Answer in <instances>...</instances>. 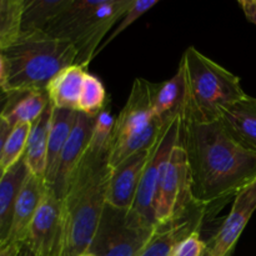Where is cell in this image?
<instances>
[{
	"label": "cell",
	"mask_w": 256,
	"mask_h": 256,
	"mask_svg": "<svg viewBox=\"0 0 256 256\" xmlns=\"http://www.w3.org/2000/svg\"><path fill=\"white\" fill-rule=\"evenodd\" d=\"M180 140L189 165L192 199L208 212L256 179V152L239 142L220 119H182Z\"/></svg>",
	"instance_id": "obj_1"
},
{
	"label": "cell",
	"mask_w": 256,
	"mask_h": 256,
	"mask_svg": "<svg viewBox=\"0 0 256 256\" xmlns=\"http://www.w3.org/2000/svg\"><path fill=\"white\" fill-rule=\"evenodd\" d=\"M112 168L108 152L88 149L70 178L64 199V250L62 256L88 252L106 205Z\"/></svg>",
	"instance_id": "obj_2"
},
{
	"label": "cell",
	"mask_w": 256,
	"mask_h": 256,
	"mask_svg": "<svg viewBox=\"0 0 256 256\" xmlns=\"http://www.w3.org/2000/svg\"><path fill=\"white\" fill-rule=\"evenodd\" d=\"M2 54L8 72L4 90L9 92H46L52 78L76 62L72 42L45 32H22Z\"/></svg>",
	"instance_id": "obj_3"
},
{
	"label": "cell",
	"mask_w": 256,
	"mask_h": 256,
	"mask_svg": "<svg viewBox=\"0 0 256 256\" xmlns=\"http://www.w3.org/2000/svg\"><path fill=\"white\" fill-rule=\"evenodd\" d=\"M184 74L185 99L182 119L192 122H212L220 119V110L246 96L240 79L189 46L180 62Z\"/></svg>",
	"instance_id": "obj_4"
},
{
	"label": "cell",
	"mask_w": 256,
	"mask_h": 256,
	"mask_svg": "<svg viewBox=\"0 0 256 256\" xmlns=\"http://www.w3.org/2000/svg\"><path fill=\"white\" fill-rule=\"evenodd\" d=\"M155 228L130 209L106 204L88 252L95 256H139Z\"/></svg>",
	"instance_id": "obj_5"
},
{
	"label": "cell",
	"mask_w": 256,
	"mask_h": 256,
	"mask_svg": "<svg viewBox=\"0 0 256 256\" xmlns=\"http://www.w3.org/2000/svg\"><path fill=\"white\" fill-rule=\"evenodd\" d=\"M180 132H182V116L166 122L162 126L156 142L152 148L149 160L145 165L134 202L130 209L140 219L152 226H156L155 206H156L158 190L172 150L179 142Z\"/></svg>",
	"instance_id": "obj_6"
},
{
	"label": "cell",
	"mask_w": 256,
	"mask_h": 256,
	"mask_svg": "<svg viewBox=\"0 0 256 256\" xmlns=\"http://www.w3.org/2000/svg\"><path fill=\"white\" fill-rule=\"evenodd\" d=\"M196 202L192 195L186 154L179 138L162 174L158 190L155 222L164 225L186 214Z\"/></svg>",
	"instance_id": "obj_7"
},
{
	"label": "cell",
	"mask_w": 256,
	"mask_h": 256,
	"mask_svg": "<svg viewBox=\"0 0 256 256\" xmlns=\"http://www.w3.org/2000/svg\"><path fill=\"white\" fill-rule=\"evenodd\" d=\"M25 246L35 256H62L64 250V202L46 186L29 226Z\"/></svg>",
	"instance_id": "obj_8"
},
{
	"label": "cell",
	"mask_w": 256,
	"mask_h": 256,
	"mask_svg": "<svg viewBox=\"0 0 256 256\" xmlns=\"http://www.w3.org/2000/svg\"><path fill=\"white\" fill-rule=\"evenodd\" d=\"M132 2V0H102L96 12L79 28L70 42L76 49L75 64L85 69L89 66L102 40L114 29Z\"/></svg>",
	"instance_id": "obj_9"
},
{
	"label": "cell",
	"mask_w": 256,
	"mask_h": 256,
	"mask_svg": "<svg viewBox=\"0 0 256 256\" xmlns=\"http://www.w3.org/2000/svg\"><path fill=\"white\" fill-rule=\"evenodd\" d=\"M256 210V179L234 196L232 210L208 245L206 256H230Z\"/></svg>",
	"instance_id": "obj_10"
},
{
	"label": "cell",
	"mask_w": 256,
	"mask_h": 256,
	"mask_svg": "<svg viewBox=\"0 0 256 256\" xmlns=\"http://www.w3.org/2000/svg\"><path fill=\"white\" fill-rule=\"evenodd\" d=\"M154 120L155 116L152 105V82L138 78L132 82L126 104L124 105L115 120V128L110 144L139 134L142 130L149 128Z\"/></svg>",
	"instance_id": "obj_11"
},
{
	"label": "cell",
	"mask_w": 256,
	"mask_h": 256,
	"mask_svg": "<svg viewBox=\"0 0 256 256\" xmlns=\"http://www.w3.org/2000/svg\"><path fill=\"white\" fill-rule=\"evenodd\" d=\"M94 119L95 118L88 116V115L78 112L72 134L60 154L54 182L50 185V188L54 190V192L60 199H64L70 178H72L74 170L76 169L80 160L89 149Z\"/></svg>",
	"instance_id": "obj_12"
},
{
	"label": "cell",
	"mask_w": 256,
	"mask_h": 256,
	"mask_svg": "<svg viewBox=\"0 0 256 256\" xmlns=\"http://www.w3.org/2000/svg\"><path fill=\"white\" fill-rule=\"evenodd\" d=\"M150 152L152 148L136 152L112 168L108 184L106 204L119 209H132Z\"/></svg>",
	"instance_id": "obj_13"
},
{
	"label": "cell",
	"mask_w": 256,
	"mask_h": 256,
	"mask_svg": "<svg viewBox=\"0 0 256 256\" xmlns=\"http://www.w3.org/2000/svg\"><path fill=\"white\" fill-rule=\"evenodd\" d=\"M208 210L195 204L179 219L158 225L149 242L139 256H172L175 248L192 232H199Z\"/></svg>",
	"instance_id": "obj_14"
},
{
	"label": "cell",
	"mask_w": 256,
	"mask_h": 256,
	"mask_svg": "<svg viewBox=\"0 0 256 256\" xmlns=\"http://www.w3.org/2000/svg\"><path fill=\"white\" fill-rule=\"evenodd\" d=\"M46 186V182L42 178H38L29 172L15 202L9 242L24 245L29 226L42 202Z\"/></svg>",
	"instance_id": "obj_15"
},
{
	"label": "cell",
	"mask_w": 256,
	"mask_h": 256,
	"mask_svg": "<svg viewBox=\"0 0 256 256\" xmlns=\"http://www.w3.org/2000/svg\"><path fill=\"white\" fill-rule=\"evenodd\" d=\"M185 99L184 74L179 66L176 74L169 80L152 84V105L154 116L162 124L182 116Z\"/></svg>",
	"instance_id": "obj_16"
},
{
	"label": "cell",
	"mask_w": 256,
	"mask_h": 256,
	"mask_svg": "<svg viewBox=\"0 0 256 256\" xmlns=\"http://www.w3.org/2000/svg\"><path fill=\"white\" fill-rule=\"evenodd\" d=\"M220 120L239 142L256 152V98L246 95L222 106Z\"/></svg>",
	"instance_id": "obj_17"
},
{
	"label": "cell",
	"mask_w": 256,
	"mask_h": 256,
	"mask_svg": "<svg viewBox=\"0 0 256 256\" xmlns=\"http://www.w3.org/2000/svg\"><path fill=\"white\" fill-rule=\"evenodd\" d=\"M86 72L85 68L74 64L62 69L52 78L46 88L48 96L52 108L78 112Z\"/></svg>",
	"instance_id": "obj_18"
},
{
	"label": "cell",
	"mask_w": 256,
	"mask_h": 256,
	"mask_svg": "<svg viewBox=\"0 0 256 256\" xmlns=\"http://www.w3.org/2000/svg\"><path fill=\"white\" fill-rule=\"evenodd\" d=\"M29 175L24 156L5 172L0 182V245L9 242L18 194Z\"/></svg>",
	"instance_id": "obj_19"
},
{
	"label": "cell",
	"mask_w": 256,
	"mask_h": 256,
	"mask_svg": "<svg viewBox=\"0 0 256 256\" xmlns=\"http://www.w3.org/2000/svg\"><path fill=\"white\" fill-rule=\"evenodd\" d=\"M76 116L78 112H75V110L52 108L49 138H48L46 169H45L44 175V180L48 186H50L54 182L60 154H62V149H64L70 134H72Z\"/></svg>",
	"instance_id": "obj_20"
},
{
	"label": "cell",
	"mask_w": 256,
	"mask_h": 256,
	"mask_svg": "<svg viewBox=\"0 0 256 256\" xmlns=\"http://www.w3.org/2000/svg\"><path fill=\"white\" fill-rule=\"evenodd\" d=\"M52 104H49L42 116L32 124L24 154L25 164L30 174L42 179L46 169L48 138H49L50 122H52Z\"/></svg>",
	"instance_id": "obj_21"
},
{
	"label": "cell",
	"mask_w": 256,
	"mask_h": 256,
	"mask_svg": "<svg viewBox=\"0 0 256 256\" xmlns=\"http://www.w3.org/2000/svg\"><path fill=\"white\" fill-rule=\"evenodd\" d=\"M102 0H70L45 32L56 39L72 42L79 28L96 12Z\"/></svg>",
	"instance_id": "obj_22"
},
{
	"label": "cell",
	"mask_w": 256,
	"mask_h": 256,
	"mask_svg": "<svg viewBox=\"0 0 256 256\" xmlns=\"http://www.w3.org/2000/svg\"><path fill=\"white\" fill-rule=\"evenodd\" d=\"M50 104L46 92H10V100L2 118L14 128L36 122Z\"/></svg>",
	"instance_id": "obj_23"
},
{
	"label": "cell",
	"mask_w": 256,
	"mask_h": 256,
	"mask_svg": "<svg viewBox=\"0 0 256 256\" xmlns=\"http://www.w3.org/2000/svg\"><path fill=\"white\" fill-rule=\"evenodd\" d=\"M70 0H25L22 32H45Z\"/></svg>",
	"instance_id": "obj_24"
},
{
	"label": "cell",
	"mask_w": 256,
	"mask_h": 256,
	"mask_svg": "<svg viewBox=\"0 0 256 256\" xmlns=\"http://www.w3.org/2000/svg\"><path fill=\"white\" fill-rule=\"evenodd\" d=\"M25 0H0V52L22 34Z\"/></svg>",
	"instance_id": "obj_25"
},
{
	"label": "cell",
	"mask_w": 256,
	"mask_h": 256,
	"mask_svg": "<svg viewBox=\"0 0 256 256\" xmlns=\"http://www.w3.org/2000/svg\"><path fill=\"white\" fill-rule=\"evenodd\" d=\"M106 90L102 80L95 75L86 72L82 84L78 112L95 118L106 108Z\"/></svg>",
	"instance_id": "obj_26"
},
{
	"label": "cell",
	"mask_w": 256,
	"mask_h": 256,
	"mask_svg": "<svg viewBox=\"0 0 256 256\" xmlns=\"http://www.w3.org/2000/svg\"><path fill=\"white\" fill-rule=\"evenodd\" d=\"M30 128H32L30 124H19L15 125L10 132L6 142H5L2 162H0V165L5 170L10 169L12 165L16 164L24 156Z\"/></svg>",
	"instance_id": "obj_27"
},
{
	"label": "cell",
	"mask_w": 256,
	"mask_h": 256,
	"mask_svg": "<svg viewBox=\"0 0 256 256\" xmlns=\"http://www.w3.org/2000/svg\"><path fill=\"white\" fill-rule=\"evenodd\" d=\"M115 120L116 119L112 116V114L106 108L95 116L89 149L96 150V152L109 150L110 140H112V135L115 128Z\"/></svg>",
	"instance_id": "obj_28"
},
{
	"label": "cell",
	"mask_w": 256,
	"mask_h": 256,
	"mask_svg": "<svg viewBox=\"0 0 256 256\" xmlns=\"http://www.w3.org/2000/svg\"><path fill=\"white\" fill-rule=\"evenodd\" d=\"M158 2H159L158 0H132L130 8L126 10V12L122 15V19L119 20V24L110 32V34L108 35L105 42L100 45L96 54H99V52H102L109 42H112L115 38L119 36L126 28H129L130 25L134 24L139 18H142L145 12H149V10L152 9V6H155Z\"/></svg>",
	"instance_id": "obj_29"
},
{
	"label": "cell",
	"mask_w": 256,
	"mask_h": 256,
	"mask_svg": "<svg viewBox=\"0 0 256 256\" xmlns=\"http://www.w3.org/2000/svg\"><path fill=\"white\" fill-rule=\"evenodd\" d=\"M208 245L200 238L199 232H192L185 238L176 248L172 256H206Z\"/></svg>",
	"instance_id": "obj_30"
},
{
	"label": "cell",
	"mask_w": 256,
	"mask_h": 256,
	"mask_svg": "<svg viewBox=\"0 0 256 256\" xmlns=\"http://www.w3.org/2000/svg\"><path fill=\"white\" fill-rule=\"evenodd\" d=\"M239 5L242 6L246 19L256 25V0H240Z\"/></svg>",
	"instance_id": "obj_31"
},
{
	"label": "cell",
	"mask_w": 256,
	"mask_h": 256,
	"mask_svg": "<svg viewBox=\"0 0 256 256\" xmlns=\"http://www.w3.org/2000/svg\"><path fill=\"white\" fill-rule=\"evenodd\" d=\"M12 129V128L10 126L9 122H8L2 116L0 118V162H2L5 142H6V139L8 136H9Z\"/></svg>",
	"instance_id": "obj_32"
},
{
	"label": "cell",
	"mask_w": 256,
	"mask_h": 256,
	"mask_svg": "<svg viewBox=\"0 0 256 256\" xmlns=\"http://www.w3.org/2000/svg\"><path fill=\"white\" fill-rule=\"evenodd\" d=\"M22 245L12 242H6L0 245V256H19Z\"/></svg>",
	"instance_id": "obj_33"
},
{
	"label": "cell",
	"mask_w": 256,
	"mask_h": 256,
	"mask_svg": "<svg viewBox=\"0 0 256 256\" xmlns=\"http://www.w3.org/2000/svg\"><path fill=\"white\" fill-rule=\"evenodd\" d=\"M6 78H8V72H6V62H5L4 56L0 52V92L4 90L5 84H6Z\"/></svg>",
	"instance_id": "obj_34"
},
{
	"label": "cell",
	"mask_w": 256,
	"mask_h": 256,
	"mask_svg": "<svg viewBox=\"0 0 256 256\" xmlns=\"http://www.w3.org/2000/svg\"><path fill=\"white\" fill-rule=\"evenodd\" d=\"M10 100V92H5V90H2L0 92V118L2 116L4 112L6 110L8 104H9Z\"/></svg>",
	"instance_id": "obj_35"
},
{
	"label": "cell",
	"mask_w": 256,
	"mask_h": 256,
	"mask_svg": "<svg viewBox=\"0 0 256 256\" xmlns=\"http://www.w3.org/2000/svg\"><path fill=\"white\" fill-rule=\"evenodd\" d=\"M19 256H35V255L32 254V252H30V250L28 249V248L25 246V245H22V250H20V254H19Z\"/></svg>",
	"instance_id": "obj_36"
},
{
	"label": "cell",
	"mask_w": 256,
	"mask_h": 256,
	"mask_svg": "<svg viewBox=\"0 0 256 256\" xmlns=\"http://www.w3.org/2000/svg\"><path fill=\"white\" fill-rule=\"evenodd\" d=\"M5 172H6V170H5L4 168H2V165H0V182H2V178H4V175H5Z\"/></svg>",
	"instance_id": "obj_37"
},
{
	"label": "cell",
	"mask_w": 256,
	"mask_h": 256,
	"mask_svg": "<svg viewBox=\"0 0 256 256\" xmlns=\"http://www.w3.org/2000/svg\"><path fill=\"white\" fill-rule=\"evenodd\" d=\"M80 256H95V255H92V254H90V252H84V254H82Z\"/></svg>",
	"instance_id": "obj_38"
}]
</instances>
